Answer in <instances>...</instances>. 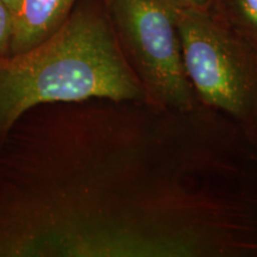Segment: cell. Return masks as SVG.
Here are the masks:
<instances>
[{
    "label": "cell",
    "mask_w": 257,
    "mask_h": 257,
    "mask_svg": "<svg viewBox=\"0 0 257 257\" xmlns=\"http://www.w3.org/2000/svg\"><path fill=\"white\" fill-rule=\"evenodd\" d=\"M172 5L178 8L195 9V10H213L217 4V0H166Z\"/></svg>",
    "instance_id": "52a82bcc"
},
{
    "label": "cell",
    "mask_w": 257,
    "mask_h": 257,
    "mask_svg": "<svg viewBox=\"0 0 257 257\" xmlns=\"http://www.w3.org/2000/svg\"><path fill=\"white\" fill-rule=\"evenodd\" d=\"M0 2L4 3V4L8 6L10 10H11V12L15 15V17H16V15L18 14L19 9H21L22 2H23V0H0Z\"/></svg>",
    "instance_id": "ba28073f"
},
{
    "label": "cell",
    "mask_w": 257,
    "mask_h": 257,
    "mask_svg": "<svg viewBox=\"0 0 257 257\" xmlns=\"http://www.w3.org/2000/svg\"><path fill=\"white\" fill-rule=\"evenodd\" d=\"M175 11L199 102L226 115L257 146V50L213 10Z\"/></svg>",
    "instance_id": "7a4b0ae2"
},
{
    "label": "cell",
    "mask_w": 257,
    "mask_h": 257,
    "mask_svg": "<svg viewBox=\"0 0 257 257\" xmlns=\"http://www.w3.org/2000/svg\"><path fill=\"white\" fill-rule=\"evenodd\" d=\"M146 100L108 11L80 4L41 44L0 59V131L42 102Z\"/></svg>",
    "instance_id": "6da1fadb"
},
{
    "label": "cell",
    "mask_w": 257,
    "mask_h": 257,
    "mask_svg": "<svg viewBox=\"0 0 257 257\" xmlns=\"http://www.w3.org/2000/svg\"><path fill=\"white\" fill-rule=\"evenodd\" d=\"M107 11L146 101L173 110L201 105L186 72L175 6L166 0H107Z\"/></svg>",
    "instance_id": "3957f363"
},
{
    "label": "cell",
    "mask_w": 257,
    "mask_h": 257,
    "mask_svg": "<svg viewBox=\"0 0 257 257\" xmlns=\"http://www.w3.org/2000/svg\"><path fill=\"white\" fill-rule=\"evenodd\" d=\"M79 0H23L15 17L9 56L41 44L62 25Z\"/></svg>",
    "instance_id": "277c9868"
},
{
    "label": "cell",
    "mask_w": 257,
    "mask_h": 257,
    "mask_svg": "<svg viewBox=\"0 0 257 257\" xmlns=\"http://www.w3.org/2000/svg\"><path fill=\"white\" fill-rule=\"evenodd\" d=\"M213 11L221 16L257 50V0L217 2Z\"/></svg>",
    "instance_id": "5b68a950"
},
{
    "label": "cell",
    "mask_w": 257,
    "mask_h": 257,
    "mask_svg": "<svg viewBox=\"0 0 257 257\" xmlns=\"http://www.w3.org/2000/svg\"><path fill=\"white\" fill-rule=\"evenodd\" d=\"M15 28V15L0 2V59L9 55Z\"/></svg>",
    "instance_id": "8992f818"
}]
</instances>
